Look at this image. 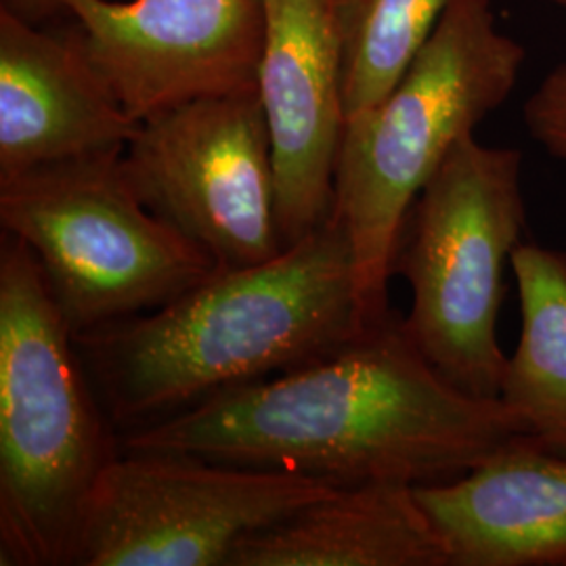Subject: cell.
<instances>
[{"label":"cell","mask_w":566,"mask_h":566,"mask_svg":"<svg viewBox=\"0 0 566 566\" xmlns=\"http://www.w3.org/2000/svg\"><path fill=\"white\" fill-rule=\"evenodd\" d=\"M502 399L446 380L388 313L322 361L120 434V451L282 470L327 485H441L523 441Z\"/></svg>","instance_id":"cell-1"},{"label":"cell","mask_w":566,"mask_h":566,"mask_svg":"<svg viewBox=\"0 0 566 566\" xmlns=\"http://www.w3.org/2000/svg\"><path fill=\"white\" fill-rule=\"evenodd\" d=\"M371 324L353 243L329 214L275 259L219 271L156 311L84 332L76 346L122 434L322 361Z\"/></svg>","instance_id":"cell-2"},{"label":"cell","mask_w":566,"mask_h":566,"mask_svg":"<svg viewBox=\"0 0 566 566\" xmlns=\"http://www.w3.org/2000/svg\"><path fill=\"white\" fill-rule=\"evenodd\" d=\"M120 432L25 243L0 242V565L67 566Z\"/></svg>","instance_id":"cell-3"},{"label":"cell","mask_w":566,"mask_h":566,"mask_svg":"<svg viewBox=\"0 0 566 566\" xmlns=\"http://www.w3.org/2000/svg\"><path fill=\"white\" fill-rule=\"evenodd\" d=\"M525 63L491 0H451L403 78L344 124L332 214L355 252L369 319L388 308V280L407 217L449 151L506 102Z\"/></svg>","instance_id":"cell-4"},{"label":"cell","mask_w":566,"mask_h":566,"mask_svg":"<svg viewBox=\"0 0 566 566\" xmlns=\"http://www.w3.org/2000/svg\"><path fill=\"white\" fill-rule=\"evenodd\" d=\"M525 231L523 156L468 135L426 182L392 263L411 287V340L451 385L500 399L504 269Z\"/></svg>","instance_id":"cell-5"},{"label":"cell","mask_w":566,"mask_h":566,"mask_svg":"<svg viewBox=\"0 0 566 566\" xmlns=\"http://www.w3.org/2000/svg\"><path fill=\"white\" fill-rule=\"evenodd\" d=\"M122 151L0 177V227L25 243L74 338L156 311L214 261L143 206Z\"/></svg>","instance_id":"cell-6"},{"label":"cell","mask_w":566,"mask_h":566,"mask_svg":"<svg viewBox=\"0 0 566 566\" xmlns=\"http://www.w3.org/2000/svg\"><path fill=\"white\" fill-rule=\"evenodd\" d=\"M336 489L282 470L120 451L86 504L67 566H227L248 535Z\"/></svg>","instance_id":"cell-7"},{"label":"cell","mask_w":566,"mask_h":566,"mask_svg":"<svg viewBox=\"0 0 566 566\" xmlns=\"http://www.w3.org/2000/svg\"><path fill=\"white\" fill-rule=\"evenodd\" d=\"M143 206L217 271L282 254L277 187L259 93L202 97L145 118L122 151Z\"/></svg>","instance_id":"cell-8"},{"label":"cell","mask_w":566,"mask_h":566,"mask_svg":"<svg viewBox=\"0 0 566 566\" xmlns=\"http://www.w3.org/2000/svg\"><path fill=\"white\" fill-rule=\"evenodd\" d=\"M86 53L130 118L259 93L263 0H65Z\"/></svg>","instance_id":"cell-9"},{"label":"cell","mask_w":566,"mask_h":566,"mask_svg":"<svg viewBox=\"0 0 566 566\" xmlns=\"http://www.w3.org/2000/svg\"><path fill=\"white\" fill-rule=\"evenodd\" d=\"M259 99L271 139L283 248L324 224L343 143L336 0H263Z\"/></svg>","instance_id":"cell-10"},{"label":"cell","mask_w":566,"mask_h":566,"mask_svg":"<svg viewBox=\"0 0 566 566\" xmlns=\"http://www.w3.org/2000/svg\"><path fill=\"white\" fill-rule=\"evenodd\" d=\"M139 126L93 65L78 25L46 32L0 4V177L118 151Z\"/></svg>","instance_id":"cell-11"},{"label":"cell","mask_w":566,"mask_h":566,"mask_svg":"<svg viewBox=\"0 0 566 566\" xmlns=\"http://www.w3.org/2000/svg\"><path fill=\"white\" fill-rule=\"evenodd\" d=\"M451 566H566V458L516 441L464 476L413 486Z\"/></svg>","instance_id":"cell-12"},{"label":"cell","mask_w":566,"mask_h":566,"mask_svg":"<svg viewBox=\"0 0 566 566\" xmlns=\"http://www.w3.org/2000/svg\"><path fill=\"white\" fill-rule=\"evenodd\" d=\"M227 566H451L413 486H343L248 535Z\"/></svg>","instance_id":"cell-13"},{"label":"cell","mask_w":566,"mask_h":566,"mask_svg":"<svg viewBox=\"0 0 566 566\" xmlns=\"http://www.w3.org/2000/svg\"><path fill=\"white\" fill-rule=\"evenodd\" d=\"M510 264L523 329L507 357L500 399L525 441L566 458V252L521 243Z\"/></svg>","instance_id":"cell-14"},{"label":"cell","mask_w":566,"mask_h":566,"mask_svg":"<svg viewBox=\"0 0 566 566\" xmlns=\"http://www.w3.org/2000/svg\"><path fill=\"white\" fill-rule=\"evenodd\" d=\"M451 0H336L346 120L385 102Z\"/></svg>","instance_id":"cell-15"},{"label":"cell","mask_w":566,"mask_h":566,"mask_svg":"<svg viewBox=\"0 0 566 566\" xmlns=\"http://www.w3.org/2000/svg\"><path fill=\"white\" fill-rule=\"evenodd\" d=\"M544 142L552 156L566 163V76L558 82L547 103Z\"/></svg>","instance_id":"cell-16"},{"label":"cell","mask_w":566,"mask_h":566,"mask_svg":"<svg viewBox=\"0 0 566 566\" xmlns=\"http://www.w3.org/2000/svg\"><path fill=\"white\" fill-rule=\"evenodd\" d=\"M0 4L9 7L23 20L32 21V23H42V21L53 20L63 13H70L65 0H2Z\"/></svg>","instance_id":"cell-17"},{"label":"cell","mask_w":566,"mask_h":566,"mask_svg":"<svg viewBox=\"0 0 566 566\" xmlns=\"http://www.w3.org/2000/svg\"><path fill=\"white\" fill-rule=\"evenodd\" d=\"M560 2H566V0H560Z\"/></svg>","instance_id":"cell-18"}]
</instances>
